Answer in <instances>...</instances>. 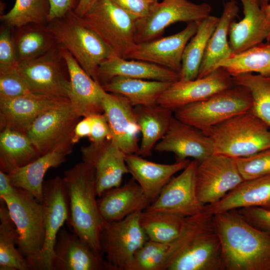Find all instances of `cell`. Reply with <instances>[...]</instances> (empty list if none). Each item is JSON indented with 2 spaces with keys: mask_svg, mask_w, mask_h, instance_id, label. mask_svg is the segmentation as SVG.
<instances>
[{
  "mask_svg": "<svg viewBox=\"0 0 270 270\" xmlns=\"http://www.w3.org/2000/svg\"><path fill=\"white\" fill-rule=\"evenodd\" d=\"M224 270L213 214L205 210L186 216L182 230L168 244L162 270Z\"/></svg>",
  "mask_w": 270,
  "mask_h": 270,
  "instance_id": "cell-1",
  "label": "cell"
},
{
  "mask_svg": "<svg viewBox=\"0 0 270 270\" xmlns=\"http://www.w3.org/2000/svg\"><path fill=\"white\" fill-rule=\"evenodd\" d=\"M224 270H270V236L232 210L213 214Z\"/></svg>",
  "mask_w": 270,
  "mask_h": 270,
  "instance_id": "cell-2",
  "label": "cell"
},
{
  "mask_svg": "<svg viewBox=\"0 0 270 270\" xmlns=\"http://www.w3.org/2000/svg\"><path fill=\"white\" fill-rule=\"evenodd\" d=\"M64 184L68 199V224L92 250L100 252V237L106 221L102 217L96 199L94 168L82 162L64 172Z\"/></svg>",
  "mask_w": 270,
  "mask_h": 270,
  "instance_id": "cell-3",
  "label": "cell"
},
{
  "mask_svg": "<svg viewBox=\"0 0 270 270\" xmlns=\"http://www.w3.org/2000/svg\"><path fill=\"white\" fill-rule=\"evenodd\" d=\"M206 136L214 153L234 158L246 157L270 147V128L250 111L212 128Z\"/></svg>",
  "mask_w": 270,
  "mask_h": 270,
  "instance_id": "cell-4",
  "label": "cell"
},
{
  "mask_svg": "<svg viewBox=\"0 0 270 270\" xmlns=\"http://www.w3.org/2000/svg\"><path fill=\"white\" fill-rule=\"evenodd\" d=\"M58 42L66 48L80 66L100 84V64L114 55L100 38L88 28L74 11L55 18L47 24Z\"/></svg>",
  "mask_w": 270,
  "mask_h": 270,
  "instance_id": "cell-5",
  "label": "cell"
},
{
  "mask_svg": "<svg viewBox=\"0 0 270 270\" xmlns=\"http://www.w3.org/2000/svg\"><path fill=\"white\" fill-rule=\"evenodd\" d=\"M0 199L4 201L16 226V248L25 258L30 270H34L44 242L47 207L30 192L20 188H16L12 196Z\"/></svg>",
  "mask_w": 270,
  "mask_h": 270,
  "instance_id": "cell-6",
  "label": "cell"
},
{
  "mask_svg": "<svg viewBox=\"0 0 270 270\" xmlns=\"http://www.w3.org/2000/svg\"><path fill=\"white\" fill-rule=\"evenodd\" d=\"M252 106L250 90L242 86L234 85L206 100L189 104L174 110V116L206 135L213 126L250 111Z\"/></svg>",
  "mask_w": 270,
  "mask_h": 270,
  "instance_id": "cell-7",
  "label": "cell"
},
{
  "mask_svg": "<svg viewBox=\"0 0 270 270\" xmlns=\"http://www.w3.org/2000/svg\"><path fill=\"white\" fill-rule=\"evenodd\" d=\"M80 18L83 23L94 32L117 56L126 59L136 44L134 36L136 19L112 0H96Z\"/></svg>",
  "mask_w": 270,
  "mask_h": 270,
  "instance_id": "cell-8",
  "label": "cell"
},
{
  "mask_svg": "<svg viewBox=\"0 0 270 270\" xmlns=\"http://www.w3.org/2000/svg\"><path fill=\"white\" fill-rule=\"evenodd\" d=\"M16 68L32 92L69 98L70 76L60 44L42 56L18 62Z\"/></svg>",
  "mask_w": 270,
  "mask_h": 270,
  "instance_id": "cell-9",
  "label": "cell"
},
{
  "mask_svg": "<svg viewBox=\"0 0 270 270\" xmlns=\"http://www.w3.org/2000/svg\"><path fill=\"white\" fill-rule=\"evenodd\" d=\"M80 118L70 103L40 116L26 134L40 156L54 150L70 154L74 145V128Z\"/></svg>",
  "mask_w": 270,
  "mask_h": 270,
  "instance_id": "cell-10",
  "label": "cell"
},
{
  "mask_svg": "<svg viewBox=\"0 0 270 270\" xmlns=\"http://www.w3.org/2000/svg\"><path fill=\"white\" fill-rule=\"evenodd\" d=\"M211 6L196 4L188 0H163L157 2L146 16L136 22V44L162 37L165 29L178 22H200L210 16Z\"/></svg>",
  "mask_w": 270,
  "mask_h": 270,
  "instance_id": "cell-11",
  "label": "cell"
},
{
  "mask_svg": "<svg viewBox=\"0 0 270 270\" xmlns=\"http://www.w3.org/2000/svg\"><path fill=\"white\" fill-rule=\"evenodd\" d=\"M141 212L104 226L100 234V251L116 270H127L134 254L148 240L140 222Z\"/></svg>",
  "mask_w": 270,
  "mask_h": 270,
  "instance_id": "cell-12",
  "label": "cell"
},
{
  "mask_svg": "<svg viewBox=\"0 0 270 270\" xmlns=\"http://www.w3.org/2000/svg\"><path fill=\"white\" fill-rule=\"evenodd\" d=\"M244 180L236 158L214 153L198 164L196 174L198 198L205 206L214 204Z\"/></svg>",
  "mask_w": 270,
  "mask_h": 270,
  "instance_id": "cell-13",
  "label": "cell"
},
{
  "mask_svg": "<svg viewBox=\"0 0 270 270\" xmlns=\"http://www.w3.org/2000/svg\"><path fill=\"white\" fill-rule=\"evenodd\" d=\"M44 203L48 208L45 218L44 244L34 270H52L54 248L59 230L70 218L69 203L62 178L56 176L43 182Z\"/></svg>",
  "mask_w": 270,
  "mask_h": 270,
  "instance_id": "cell-14",
  "label": "cell"
},
{
  "mask_svg": "<svg viewBox=\"0 0 270 270\" xmlns=\"http://www.w3.org/2000/svg\"><path fill=\"white\" fill-rule=\"evenodd\" d=\"M198 162L190 160L182 172L172 177L162 189L157 199L144 210L164 211L189 216L204 210L198 198L196 174Z\"/></svg>",
  "mask_w": 270,
  "mask_h": 270,
  "instance_id": "cell-15",
  "label": "cell"
},
{
  "mask_svg": "<svg viewBox=\"0 0 270 270\" xmlns=\"http://www.w3.org/2000/svg\"><path fill=\"white\" fill-rule=\"evenodd\" d=\"M70 103L69 98L30 92L18 98L0 100V130L8 128L26 134L40 116Z\"/></svg>",
  "mask_w": 270,
  "mask_h": 270,
  "instance_id": "cell-16",
  "label": "cell"
},
{
  "mask_svg": "<svg viewBox=\"0 0 270 270\" xmlns=\"http://www.w3.org/2000/svg\"><path fill=\"white\" fill-rule=\"evenodd\" d=\"M82 162L94 170L96 195L121 185L123 176L128 173L126 154L112 139L91 142L80 150Z\"/></svg>",
  "mask_w": 270,
  "mask_h": 270,
  "instance_id": "cell-17",
  "label": "cell"
},
{
  "mask_svg": "<svg viewBox=\"0 0 270 270\" xmlns=\"http://www.w3.org/2000/svg\"><path fill=\"white\" fill-rule=\"evenodd\" d=\"M234 85L232 76L220 67L202 78L172 82L157 104L174 111L188 104L206 100Z\"/></svg>",
  "mask_w": 270,
  "mask_h": 270,
  "instance_id": "cell-18",
  "label": "cell"
},
{
  "mask_svg": "<svg viewBox=\"0 0 270 270\" xmlns=\"http://www.w3.org/2000/svg\"><path fill=\"white\" fill-rule=\"evenodd\" d=\"M54 252L52 270H116L102 252L94 250L64 228L58 234Z\"/></svg>",
  "mask_w": 270,
  "mask_h": 270,
  "instance_id": "cell-19",
  "label": "cell"
},
{
  "mask_svg": "<svg viewBox=\"0 0 270 270\" xmlns=\"http://www.w3.org/2000/svg\"><path fill=\"white\" fill-rule=\"evenodd\" d=\"M198 22H189L184 30L172 35L136 44L126 59L148 62L180 74L184 50L196 32Z\"/></svg>",
  "mask_w": 270,
  "mask_h": 270,
  "instance_id": "cell-20",
  "label": "cell"
},
{
  "mask_svg": "<svg viewBox=\"0 0 270 270\" xmlns=\"http://www.w3.org/2000/svg\"><path fill=\"white\" fill-rule=\"evenodd\" d=\"M154 149L158 152L173 153L176 162L192 158L200 162L214 154L208 136L174 116L166 133Z\"/></svg>",
  "mask_w": 270,
  "mask_h": 270,
  "instance_id": "cell-21",
  "label": "cell"
},
{
  "mask_svg": "<svg viewBox=\"0 0 270 270\" xmlns=\"http://www.w3.org/2000/svg\"><path fill=\"white\" fill-rule=\"evenodd\" d=\"M102 106L112 134V140L126 154L139 151L138 135L140 132L134 107L124 96L105 92Z\"/></svg>",
  "mask_w": 270,
  "mask_h": 270,
  "instance_id": "cell-22",
  "label": "cell"
},
{
  "mask_svg": "<svg viewBox=\"0 0 270 270\" xmlns=\"http://www.w3.org/2000/svg\"><path fill=\"white\" fill-rule=\"evenodd\" d=\"M70 76L69 98L80 116L104 113L102 99L106 91L80 66L72 54L62 46Z\"/></svg>",
  "mask_w": 270,
  "mask_h": 270,
  "instance_id": "cell-23",
  "label": "cell"
},
{
  "mask_svg": "<svg viewBox=\"0 0 270 270\" xmlns=\"http://www.w3.org/2000/svg\"><path fill=\"white\" fill-rule=\"evenodd\" d=\"M244 17L238 22L233 21L229 29V44L232 54L244 51L270 41V23L266 20L259 0H240Z\"/></svg>",
  "mask_w": 270,
  "mask_h": 270,
  "instance_id": "cell-24",
  "label": "cell"
},
{
  "mask_svg": "<svg viewBox=\"0 0 270 270\" xmlns=\"http://www.w3.org/2000/svg\"><path fill=\"white\" fill-rule=\"evenodd\" d=\"M100 212L108 222L119 221L146 210L151 202L132 177L123 186L104 192L97 200Z\"/></svg>",
  "mask_w": 270,
  "mask_h": 270,
  "instance_id": "cell-25",
  "label": "cell"
},
{
  "mask_svg": "<svg viewBox=\"0 0 270 270\" xmlns=\"http://www.w3.org/2000/svg\"><path fill=\"white\" fill-rule=\"evenodd\" d=\"M125 161L128 173L152 203L172 176L186 168L190 160L186 159L173 164H162L148 160L137 154H126Z\"/></svg>",
  "mask_w": 270,
  "mask_h": 270,
  "instance_id": "cell-26",
  "label": "cell"
},
{
  "mask_svg": "<svg viewBox=\"0 0 270 270\" xmlns=\"http://www.w3.org/2000/svg\"><path fill=\"white\" fill-rule=\"evenodd\" d=\"M116 76L170 82L180 79L178 72L168 68L142 60H129L114 55L99 66L100 84L102 86Z\"/></svg>",
  "mask_w": 270,
  "mask_h": 270,
  "instance_id": "cell-27",
  "label": "cell"
},
{
  "mask_svg": "<svg viewBox=\"0 0 270 270\" xmlns=\"http://www.w3.org/2000/svg\"><path fill=\"white\" fill-rule=\"evenodd\" d=\"M270 210V174L244 180L218 202L205 206L212 214L244 208Z\"/></svg>",
  "mask_w": 270,
  "mask_h": 270,
  "instance_id": "cell-28",
  "label": "cell"
},
{
  "mask_svg": "<svg viewBox=\"0 0 270 270\" xmlns=\"http://www.w3.org/2000/svg\"><path fill=\"white\" fill-rule=\"evenodd\" d=\"M238 12V5L234 0L224 4L218 24L208 42L197 78L208 76L218 68L221 62L232 54L228 36L230 26Z\"/></svg>",
  "mask_w": 270,
  "mask_h": 270,
  "instance_id": "cell-29",
  "label": "cell"
},
{
  "mask_svg": "<svg viewBox=\"0 0 270 270\" xmlns=\"http://www.w3.org/2000/svg\"><path fill=\"white\" fill-rule=\"evenodd\" d=\"M134 110L142 133L138 154L148 156L166 133L173 116L172 110L158 104L135 106Z\"/></svg>",
  "mask_w": 270,
  "mask_h": 270,
  "instance_id": "cell-30",
  "label": "cell"
},
{
  "mask_svg": "<svg viewBox=\"0 0 270 270\" xmlns=\"http://www.w3.org/2000/svg\"><path fill=\"white\" fill-rule=\"evenodd\" d=\"M69 154L60 150H54L40 156L30 163L8 174L12 184L30 192L40 203H44V177L48 170L64 162Z\"/></svg>",
  "mask_w": 270,
  "mask_h": 270,
  "instance_id": "cell-31",
  "label": "cell"
},
{
  "mask_svg": "<svg viewBox=\"0 0 270 270\" xmlns=\"http://www.w3.org/2000/svg\"><path fill=\"white\" fill-rule=\"evenodd\" d=\"M172 83L116 76L102 86L106 92L124 96L133 106H147L157 104L158 98Z\"/></svg>",
  "mask_w": 270,
  "mask_h": 270,
  "instance_id": "cell-32",
  "label": "cell"
},
{
  "mask_svg": "<svg viewBox=\"0 0 270 270\" xmlns=\"http://www.w3.org/2000/svg\"><path fill=\"white\" fill-rule=\"evenodd\" d=\"M0 131V170L10 174L40 156L26 134L8 128Z\"/></svg>",
  "mask_w": 270,
  "mask_h": 270,
  "instance_id": "cell-33",
  "label": "cell"
},
{
  "mask_svg": "<svg viewBox=\"0 0 270 270\" xmlns=\"http://www.w3.org/2000/svg\"><path fill=\"white\" fill-rule=\"evenodd\" d=\"M14 29L18 62L42 56L58 44L46 24H29Z\"/></svg>",
  "mask_w": 270,
  "mask_h": 270,
  "instance_id": "cell-34",
  "label": "cell"
},
{
  "mask_svg": "<svg viewBox=\"0 0 270 270\" xmlns=\"http://www.w3.org/2000/svg\"><path fill=\"white\" fill-rule=\"evenodd\" d=\"M219 18L210 15L198 22L196 32L184 50L179 80L186 81L198 78L208 42L218 24Z\"/></svg>",
  "mask_w": 270,
  "mask_h": 270,
  "instance_id": "cell-35",
  "label": "cell"
},
{
  "mask_svg": "<svg viewBox=\"0 0 270 270\" xmlns=\"http://www.w3.org/2000/svg\"><path fill=\"white\" fill-rule=\"evenodd\" d=\"M0 270H30L29 266L16 248L18 234L4 201L0 206Z\"/></svg>",
  "mask_w": 270,
  "mask_h": 270,
  "instance_id": "cell-36",
  "label": "cell"
},
{
  "mask_svg": "<svg viewBox=\"0 0 270 270\" xmlns=\"http://www.w3.org/2000/svg\"><path fill=\"white\" fill-rule=\"evenodd\" d=\"M222 68L232 76L245 73L258 72L270 76V43H260L244 51L232 54L221 62Z\"/></svg>",
  "mask_w": 270,
  "mask_h": 270,
  "instance_id": "cell-37",
  "label": "cell"
},
{
  "mask_svg": "<svg viewBox=\"0 0 270 270\" xmlns=\"http://www.w3.org/2000/svg\"><path fill=\"white\" fill-rule=\"evenodd\" d=\"M186 217L164 211L144 210L140 222L149 240L169 244L180 234Z\"/></svg>",
  "mask_w": 270,
  "mask_h": 270,
  "instance_id": "cell-38",
  "label": "cell"
},
{
  "mask_svg": "<svg viewBox=\"0 0 270 270\" xmlns=\"http://www.w3.org/2000/svg\"><path fill=\"white\" fill-rule=\"evenodd\" d=\"M234 85L247 88L252 98L250 111L270 128V76L245 73L232 76Z\"/></svg>",
  "mask_w": 270,
  "mask_h": 270,
  "instance_id": "cell-39",
  "label": "cell"
},
{
  "mask_svg": "<svg viewBox=\"0 0 270 270\" xmlns=\"http://www.w3.org/2000/svg\"><path fill=\"white\" fill-rule=\"evenodd\" d=\"M50 12L49 0H16L12 8L0 18L12 28L29 24H46Z\"/></svg>",
  "mask_w": 270,
  "mask_h": 270,
  "instance_id": "cell-40",
  "label": "cell"
},
{
  "mask_svg": "<svg viewBox=\"0 0 270 270\" xmlns=\"http://www.w3.org/2000/svg\"><path fill=\"white\" fill-rule=\"evenodd\" d=\"M32 92L16 66H0V100L10 99Z\"/></svg>",
  "mask_w": 270,
  "mask_h": 270,
  "instance_id": "cell-41",
  "label": "cell"
},
{
  "mask_svg": "<svg viewBox=\"0 0 270 270\" xmlns=\"http://www.w3.org/2000/svg\"><path fill=\"white\" fill-rule=\"evenodd\" d=\"M236 160L244 180L270 174V147L248 156L237 158Z\"/></svg>",
  "mask_w": 270,
  "mask_h": 270,
  "instance_id": "cell-42",
  "label": "cell"
},
{
  "mask_svg": "<svg viewBox=\"0 0 270 270\" xmlns=\"http://www.w3.org/2000/svg\"><path fill=\"white\" fill-rule=\"evenodd\" d=\"M4 24L0 30V66H16L18 62L14 33Z\"/></svg>",
  "mask_w": 270,
  "mask_h": 270,
  "instance_id": "cell-43",
  "label": "cell"
},
{
  "mask_svg": "<svg viewBox=\"0 0 270 270\" xmlns=\"http://www.w3.org/2000/svg\"><path fill=\"white\" fill-rule=\"evenodd\" d=\"M236 210L248 222L270 236V210L248 207Z\"/></svg>",
  "mask_w": 270,
  "mask_h": 270,
  "instance_id": "cell-44",
  "label": "cell"
},
{
  "mask_svg": "<svg viewBox=\"0 0 270 270\" xmlns=\"http://www.w3.org/2000/svg\"><path fill=\"white\" fill-rule=\"evenodd\" d=\"M167 244L148 240L135 252L127 270H139L141 266L153 258L161 252H164V256Z\"/></svg>",
  "mask_w": 270,
  "mask_h": 270,
  "instance_id": "cell-45",
  "label": "cell"
},
{
  "mask_svg": "<svg viewBox=\"0 0 270 270\" xmlns=\"http://www.w3.org/2000/svg\"><path fill=\"white\" fill-rule=\"evenodd\" d=\"M136 19L147 16L158 0H112Z\"/></svg>",
  "mask_w": 270,
  "mask_h": 270,
  "instance_id": "cell-46",
  "label": "cell"
},
{
  "mask_svg": "<svg viewBox=\"0 0 270 270\" xmlns=\"http://www.w3.org/2000/svg\"><path fill=\"white\" fill-rule=\"evenodd\" d=\"M91 132L88 137L91 142H99L106 139H112L110 130L104 114L92 115Z\"/></svg>",
  "mask_w": 270,
  "mask_h": 270,
  "instance_id": "cell-47",
  "label": "cell"
},
{
  "mask_svg": "<svg viewBox=\"0 0 270 270\" xmlns=\"http://www.w3.org/2000/svg\"><path fill=\"white\" fill-rule=\"evenodd\" d=\"M80 0H49L50 12L48 22L62 17L70 11H74Z\"/></svg>",
  "mask_w": 270,
  "mask_h": 270,
  "instance_id": "cell-48",
  "label": "cell"
},
{
  "mask_svg": "<svg viewBox=\"0 0 270 270\" xmlns=\"http://www.w3.org/2000/svg\"><path fill=\"white\" fill-rule=\"evenodd\" d=\"M92 115L88 116L80 120L74 128L72 137V143L74 144L78 142L82 138L88 137L92 129Z\"/></svg>",
  "mask_w": 270,
  "mask_h": 270,
  "instance_id": "cell-49",
  "label": "cell"
},
{
  "mask_svg": "<svg viewBox=\"0 0 270 270\" xmlns=\"http://www.w3.org/2000/svg\"><path fill=\"white\" fill-rule=\"evenodd\" d=\"M16 188L13 186L8 174L0 170V198L14 194Z\"/></svg>",
  "mask_w": 270,
  "mask_h": 270,
  "instance_id": "cell-50",
  "label": "cell"
},
{
  "mask_svg": "<svg viewBox=\"0 0 270 270\" xmlns=\"http://www.w3.org/2000/svg\"><path fill=\"white\" fill-rule=\"evenodd\" d=\"M96 1V0H80L74 12L80 17H82L91 8Z\"/></svg>",
  "mask_w": 270,
  "mask_h": 270,
  "instance_id": "cell-51",
  "label": "cell"
},
{
  "mask_svg": "<svg viewBox=\"0 0 270 270\" xmlns=\"http://www.w3.org/2000/svg\"><path fill=\"white\" fill-rule=\"evenodd\" d=\"M262 9L265 14L266 20L270 23V3Z\"/></svg>",
  "mask_w": 270,
  "mask_h": 270,
  "instance_id": "cell-52",
  "label": "cell"
},
{
  "mask_svg": "<svg viewBox=\"0 0 270 270\" xmlns=\"http://www.w3.org/2000/svg\"><path fill=\"white\" fill-rule=\"evenodd\" d=\"M270 0H259L261 8L267 6L270 2Z\"/></svg>",
  "mask_w": 270,
  "mask_h": 270,
  "instance_id": "cell-53",
  "label": "cell"
}]
</instances>
